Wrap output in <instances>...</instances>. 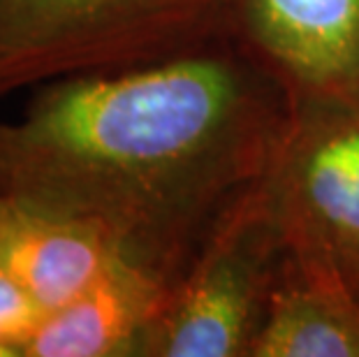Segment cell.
I'll use <instances>...</instances> for the list:
<instances>
[{
    "mask_svg": "<svg viewBox=\"0 0 359 357\" xmlns=\"http://www.w3.org/2000/svg\"><path fill=\"white\" fill-rule=\"evenodd\" d=\"M239 0H0V97L202 49Z\"/></svg>",
    "mask_w": 359,
    "mask_h": 357,
    "instance_id": "7a4b0ae2",
    "label": "cell"
},
{
    "mask_svg": "<svg viewBox=\"0 0 359 357\" xmlns=\"http://www.w3.org/2000/svg\"><path fill=\"white\" fill-rule=\"evenodd\" d=\"M0 357H19V355H17V351H14V348L0 344Z\"/></svg>",
    "mask_w": 359,
    "mask_h": 357,
    "instance_id": "30bf717a",
    "label": "cell"
},
{
    "mask_svg": "<svg viewBox=\"0 0 359 357\" xmlns=\"http://www.w3.org/2000/svg\"><path fill=\"white\" fill-rule=\"evenodd\" d=\"M47 318L40 304L14 281L5 269H0V344L26 357V344Z\"/></svg>",
    "mask_w": 359,
    "mask_h": 357,
    "instance_id": "9c48e42d",
    "label": "cell"
},
{
    "mask_svg": "<svg viewBox=\"0 0 359 357\" xmlns=\"http://www.w3.org/2000/svg\"><path fill=\"white\" fill-rule=\"evenodd\" d=\"M292 93L218 40L121 72L42 83L0 121V197L83 220L177 281L218 218L271 170Z\"/></svg>",
    "mask_w": 359,
    "mask_h": 357,
    "instance_id": "6da1fadb",
    "label": "cell"
},
{
    "mask_svg": "<svg viewBox=\"0 0 359 357\" xmlns=\"http://www.w3.org/2000/svg\"><path fill=\"white\" fill-rule=\"evenodd\" d=\"M262 191L285 248L332 264L359 292V102L292 95Z\"/></svg>",
    "mask_w": 359,
    "mask_h": 357,
    "instance_id": "277c9868",
    "label": "cell"
},
{
    "mask_svg": "<svg viewBox=\"0 0 359 357\" xmlns=\"http://www.w3.org/2000/svg\"><path fill=\"white\" fill-rule=\"evenodd\" d=\"M250 357H359V292L332 264L285 248Z\"/></svg>",
    "mask_w": 359,
    "mask_h": 357,
    "instance_id": "52a82bcc",
    "label": "cell"
},
{
    "mask_svg": "<svg viewBox=\"0 0 359 357\" xmlns=\"http://www.w3.org/2000/svg\"><path fill=\"white\" fill-rule=\"evenodd\" d=\"M174 281L123 260L67 307L47 314L26 344V357L140 355Z\"/></svg>",
    "mask_w": 359,
    "mask_h": 357,
    "instance_id": "ba28073f",
    "label": "cell"
},
{
    "mask_svg": "<svg viewBox=\"0 0 359 357\" xmlns=\"http://www.w3.org/2000/svg\"><path fill=\"white\" fill-rule=\"evenodd\" d=\"M123 260L97 227L0 197V269L47 314L67 307Z\"/></svg>",
    "mask_w": 359,
    "mask_h": 357,
    "instance_id": "8992f818",
    "label": "cell"
},
{
    "mask_svg": "<svg viewBox=\"0 0 359 357\" xmlns=\"http://www.w3.org/2000/svg\"><path fill=\"white\" fill-rule=\"evenodd\" d=\"M236 24L292 95L359 102V0H239Z\"/></svg>",
    "mask_w": 359,
    "mask_h": 357,
    "instance_id": "5b68a950",
    "label": "cell"
},
{
    "mask_svg": "<svg viewBox=\"0 0 359 357\" xmlns=\"http://www.w3.org/2000/svg\"><path fill=\"white\" fill-rule=\"evenodd\" d=\"M262 181L211 227L174 281L140 355L250 357L285 255Z\"/></svg>",
    "mask_w": 359,
    "mask_h": 357,
    "instance_id": "3957f363",
    "label": "cell"
}]
</instances>
